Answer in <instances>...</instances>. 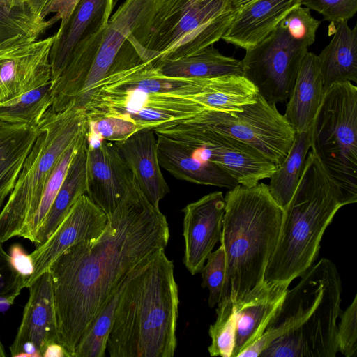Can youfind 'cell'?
<instances>
[{
  "instance_id": "15",
  "label": "cell",
  "mask_w": 357,
  "mask_h": 357,
  "mask_svg": "<svg viewBox=\"0 0 357 357\" xmlns=\"http://www.w3.org/2000/svg\"><path fill=\"white\" fill-rule=\"evenodd\" d=\"M107 220L105 213L86 194L82 195L52 235L30 253L34 273L28 279L26 287L47 271L52 263L71 245L98 238Z\"/></svg>"
},
{
  "instance_id": "16",
  "label": "cell",
  "mask_w": 357,
  "mask_h": 357,
  "mask_svg": "<svg viewBox=\"0 0 357 357\" xmlns=\"http://www.w3.org/2000/svg\"><path fill=\"white\" fill-rule=\"evenodd\" d=\"M28 288L29 297L22 321L9 347L13 357H43L49 344L58 342L52 281L49 271Z\"/></svg>"
},
{
  "instance_id": "40",
  "label": "cell",
  "mask_w": 357,
  "mask_h": 357,
  "mask_svg": "<svg viewBox=\"0 0 357 357\" xmlns=\"http://www.w3.org/2000/svg\"><path fill=\"white\" fill-rule=\"evenodd\" d=\"M300 3L335 24L347 22L357 12V0H300Z\"/></svg>"
},
{
  "instance_id": "24",
  "label": "cell",
  "mask_w": 357,
  "mask_h": 357,
  "mask_svg": "<svg viewBox=\"0 0 357 357\" xmlns=\"http://www.w3.org/2000/svg\"><path fill=\"white\" fill-rule=\"evenodd\" d=\"M213 79V77L183 79L166 77L159 73L152 61H146L106 77L96 84L92 91L135 90L149 93L194 96L204 90Z\"/></svg>"
},
{
  "instance_id": "34",
  "label": "cell",
  "mask_w": 357,
  "mask_h": 357,
  "mask_svg": "<svg viewBox=\"0 0 357 357\" xmlns=\"http://www.w3.org/2000/svg\"><path fill=\"white\" fill-rule=\"evenodd\" d=\"M215 323L209 327L211 343L208 347L211 356L231 357L235 342V305L229 298H222L216 309Z\"/></svg>"
},
{
  "instance_id": "38",
  "label": "cell",
  "mask_w": 357,
  "mask_h": 357,
  "mask_svg": "<svg viewBox=\"0 0 357 357\" xmlns=\"http://www.w3.org/2000/svg\"><path fill=\"white\" fill-rule=\"evenodd\" d=\"M206 262L200 271L202 287L208 289V305L214 307L222 298L225 283L226 261L221 245L215 251L209 254Z\"/></svg>"
},
{
  "instance_id": "11",
  "label": "cell",
  "mask_w": 357,
  "mask_h": 357,
  "mask_svg": "<svg viewBox=\"0 0 357 357\" xmlns=\"http://www.w3.org/2000/svg\"><path fill=\"white\" fill-rule=\"evenodd\" d=\"M153 130L196 150L245 187L270 178L278 168L250 145L205 127L180 122Z\"/></svg>"
},
{
  "instance_id": "26",
  "label": "cell",
  "mask_w": 357,
  "mask_h": 357,
  "mask_svg": "<svg viewBox=\"0 0 357 357\" xmlns=\"http://www.w3.org/2000/svg\"><path fill=\"white\" fill-rule=\"evenodd\" d=\"M324 93L318 56L307 51L301 61L284 114L296 132L310 130Z\"/></svg>"
},
{
  "instance_id": "36",
  "label": "cell",
  "mask_w": 357,
  "mask_h": 357,
  "mask_svg": "<svg viewBox=\"0 0 357 357\" xmlns=\"http://www.w3.org/2000/svg\"><path fill=\"white\" fill-rule=\"evenodd\" d=\"M86 137L91 140L105 139L120 142L139 130L132 120L112 116L87 117Z\"/></svg>"
},
{
  "instance_id": "32",
  "label": "cell",
  "mask_w": 357,
  "mask_h": 357,
  "mask_svg": "<svg viewBox=\"0 0 357 357\" xmlns=\"http://www.w3.org/2000/svg\"><path fill=\"white\" fill-rule=\"evenodd\" d=\"M52 81L0 103V121L15 124L38 126L51 108Z\"/></svg>"
},
{
  "instance_id": "42",
  "label": "cell",
  "mask_w": 357,
  "mask_h": 357,
  "mask_svg": "<svg viewBox=\"0 0 357 357\" xmlns=\"http://www.w3.org/2000/svg\"><path fill=\"white\" fill-rule=\"evenodd\" d=\"M10 259L14 268L28 279L34 273V263L30 254H27L20 243L13 244L10 248Z\"/></svg>"
},
{
  "instance_id": "21",
  "label": "cell",
  "mask_w": 357,
  "mask_h": 357,
  "mask_svg": "<svg viewBox=\"0 0 357 357\" xmlns=\"http://www.w3.org/2000/svg\"><path fill=\"white\" fill-rule=\"evenodd\" d=\"M115 143L147 200L159 208L160 202L169 192V188L160 170L154 130L141 129Z\"/></svg>"
},
{
  "instance_id": "23",
  "label": "cell",
  "mask_w": 357,
  "mask_h": 357,
  "mask_svg": "<svg viewBox=\"0 0 357 357\" xmlns=\"http://www.w3.org/2000/svg\"><path fill=\"white\" fill-rule=\"evenodd\" d=\"M155 133L159 164L176 178L229 190L238 185L215 164L203 159L197 151L163 135Z\"/></svg>"
},
{
  "instance_id": "27",
  "label": "cell",
  "mask_w": 357,
  "mask_h": 357,
  "mask_svg": "<svg viewBox=\"0 0 357 357\" xmlns=\"http://www.w3.org/2000/svg\"><path fill=\"white\" fill-rule=\"evenodd\" d=\"M39 133L38 125L0 121V209L14 189L24 161Z\"/></svg>"
},
{
  "instance_id": "10",
  "label": "cell",
  "mask_w": 357,
  "mask_h": 357,
  "mask_svg": "<svg viewBox=\"0 0 357 357\" xmlns=\"http://www.w3.org/2000/svg\"><path fill=\"white\" fill-rule=\"evenodd\" d=\"M230 136L257 149L280 165L286 158L296 132L275 104L259 94L240 111L206 110L183 121Z\"/></svg>"
},
{
  "instance_id": "5",
  "label": "cell",
  "mask_w": 357,
  "mask_h": 357,
  "mask_svg": "<svg viewBox=\"0 0 357 357\" xmlns=\"http://www.w3.org/2000/svg\"><path fill=\"white\" fill-rule=\"evenodd\" d=\"M220 238L226 261L222 298L241 300L264 282L268 261L278 243L284 209L268 185H237L225 197ZM221 298V299H222Z\"/></svg>"
},
{
  "instance_id": "2",
  "label": "cell",
  "mask_w": 357,
  "mask_h": 357,
  "mask_svg": "<svg viewBox=\"0 0 357 357\" xmlns=\"http://www.w3.org/2000/svg\"><path fill=\"white\" fill-rule=\"evenodd\" d=\"M284 300L262 335L238 357H335L342 282L326 258L313 264Z\"/></svg>"
},
{
  "instance_id": "25",
  "label": "cell",
  "mask_w": 357,
  "mask_h": 357,
  "mask_svg": "<svg viewBox=\"0 0 357 357\" xmlns=\"http://www.w3.org/2000/svg\"><path fill=\"white\" fill-rule=\"evenodd\" d=\"M50 0H0V49L32 43L58 20H47Z\"/></svg>"
},
{
  "instance_id": "8",
  "label": "cell",
  "mask_w": 357,
  "mask_h": 357,
  "mask_svg": "<svg viewBox=\"0 0 357 357\" xmlns=\"http://www.w3.org/2000/svg\"><path fill=\"white\" fill-rule=\"evenodd\" d=\"M238 10L232 0H166L143 46L145 61L195 54L220 40Z\"/></svg>"
},
{
  "instance_id": "31",
  "label": "cell",
  "mask_w": 357,
  "mask_h": 357,
  "mask_svg": "<svg viewBox=\"0 0 357 357\" xmlns=\"http://www.w3.org/2000/svg\"><path fill=\"white\" fill-rule=\"evenodd\" d=\"M310 149V130L296 132L286 158L270 177V192L283 209L290 202L296 189Z\"/></svg>"
},
{
  "instance_id": "19",
  "label": "cell",
  "mask_w": 357,
  "mask_h": 357,
  "mask_svg": "<svg viewBox=\"0 0 357 357\" xmlns=\"http://www.w3.org/2000/svg\"><path fill=\"white\" fill-rule=\"evenodd\" d=\"M291 283L265 282L256 286L235 305V342L231 357L257 340L281 305Z\"/></svg>"
},
{
  "instance_id": "14",
  "label": "cell",
  "mask_w": 357,
  "mask_h": 357,
  "mask_svg": "<svg viewBox=\"0 0 357 357\" xmlns=\"http://www.w3.org/2000/svg\"><path fill=\"white\" fill-rule=\"evenodd\" d=\"M86 195L108 218L136 181L115 142L86 139Z\"/></svg>"
},
{
  "instance_id": "4",
  "label": "cell",
  "mask_w": 357,
  "mask_h": 357,
  "mask_svg": "<svg viewBox=\"0 0 357 357\" xmlns=\"http://www.w3.org/2000/svg\"><path fill=\"white\" fill-rule=\"evenodd\" d=\"M166 0H125L107 24L78 43L52 86L51 109H84L95 86L106 77L146 62L143 46L152 20Z\"/></svg>"
},
{
  "instance_id": "29",
  "label": "cell",
  "mask_w": 357,
  "mask_h": 357,
  "mask_svg": "<svg viewBox=\"0 0 357 357\" xmlns=\"http://www.w3.org/2000/svg\"><path fill=\"white\" fill-rule=\"evenodd\" d=\"M325 91L333 84L357 82V28L336 24L330 43L317 55Z\"/></svg>"
},
{
  "instance_id": "37",
  "label": "cell",
  "mask_w": 357,
  "mask_h": 357,
  "mask_svg": "<svg viewBox=\"0 0 357 357\" xmlns=\"http://www.w3.org/2000/svg\"><path fill=\"white\" fill-rule=\"evenodd\" d=\"M321 22L312 17L309 8L299 6L284 17L279 26L293 41L309 48L315 41Z\"/></svg>"
},
{
  "instance_id": "20",
  "label": "cell",
  "mask_w": 357,
  "mask_h": 357,
  "mask_svg": "<svg viewBox=\"0 0 357 357\" xmlns=\"http://www.w3.org/2000/svg\"><path fill=\"white\" fill-rule=\"evenodd\" d=\"M116 0H80L65 25L54 33L50 61L52 81L65 68L76 45L102 29L108 23Z\"/></svg>"
},
{
  "instance_id": "46",
  "label": "cell",
  "mask_w": 357,
  "mask_h": 357,
  "mask_svg": "<svg viewBox=\"0 0 357 357\" xmlns=\"http://www.w3.org/2000/svg\"><path fill=\"white\" fill-rule=\"evenodd\" d=\"M7 355L6 354L3 345V344H2L1 341V339H0V357H5Z\"/></svg>"
},
{
  "instance_id": "22",
  "label": "cell",
  "mask_w": 357,
  "mask_h": 357,
  "mask_svg": "<svg viewBox=\"0 0 357 357\" xmlns=\"http://www.w3.org/2000/svg\"><path fill=\"white\" fill-rule=\"evenodd\" d=\"M300 0H256L241 8L222 40L247 50L266 38Z\"/></svg>"
},
{
  "instance_id": "17",
  "label": "cell",
  "mask_w": 357,
  "mask_h": 357,
  "mask_svg": "<svg viewBox=\"0 0 357 357\" xmlns=\"http://www.w3.org/2000/svg\"><path fill=\"white\" fill-rule=\"evenodd\" d=\"M54 38L0 49V103L52 81L50 54Z\"/></svg>"
},
{
  "instance_id": "12",
  "label": "cell",
  "mask_w": 357,
  "mask_h": 357,
  "mask_svg": "<svg viewBox=\"0 0 357 357\" xmlns=\"http://www.w3.org/2000/svg\"><path fill=\"white\" fill-rule=\"evenodd\" d=\"M84 110L87 117L112 116L128 119L139 130H154L180 123L207 109L193 96L135 90H93Z\"/></svg>"
},
{
  "instance_id": "7",
  "label": "cell",
  "mask_w": 357,
  "mask_h": 357,
  "mask_svg": "<svg viewBox=\"0 0 357 357\" xmlns=\"http://www.w3.org/2000/svg\"><path fill=\"white\" fill-rule=\"evenodd\" d=\"M86 120L85 111L74 105L61 112L50 108L45 113L38 124L40 133L0 212V243L15 236L29 238L49 177L63 152L86 131Z\"/></svg>"
},
{
  "instance_id": "3",
  "label": "cell",
  "mask_w": 357,
  "mask_h": 357,
  "mask_svg": "<svg viewBox=\"0 0 357 357\" xmlns=\"http://www.w3.org/2000/svg\"><path fill=\"white\" fill-rule=\"evenodd\" d=\"M178 291L165 249L139 266L119 297L106 351L111 357H172Z\"/></svg>"
},
{
  "instance_id": "28",
  "label": "cell",
  "mask_w": 357,
  "mask_h": 357,
  "mask_svg": "<svg viewBox=\"0 0 357 357\" xmlns=\"http://www.w3.org/2000/svg\"><path fill=\"white\" fill-rule=\"evenodd\" d=\"M86 151L84 134L50 209L36 234L33 241L36 247L43 244L52 235L77 200L82 195H86Z\"/></svg>"
},
{
  "instance_id": "43",
  "label": "cell",
  "mask_w": 357,
  "mask_h": 357,
  "mask_svg": "<svg viewBox=\"0 0 357 357\" xmlns=\"http://www.w3.org/2000/svg\"><path fill=\"white\" fill-rule=\"evenodd\" d=\"M80 0H50L46 4L43 14L47 17L50 13H56L54 16L61 20L59 29L67 22L70 15Z\"/></svg>"
},
{
  "instance_id": "45",
  "label": "cell",
  "mask_w": 357,
  "mask_h": 357,
  "mask_svg": "<svg viewBox=\"0 0 357 357\" xmlns=\"http://www.w3.org/2000/svg\"><path fill=\"white\" fill-rule=\"evenodd\" d=\"M235 7L239 10L241 8L256 0H232Z\"/></svg>"
},
{
  "instance_id": "18",
  "label": "cell",
  "mask_w": 357,
  "mask_h": 357,
  "mask_svg": "<svg viewBox=\"0 0 357 357\" xmlns=\"http://www.w3.org/2000/svg\"><path fill=\"white\" fill-rule=\"evenodd\" d=\"M225 199L220 191L207 194L183 210V264L192 275L200 273L209 254L220 241Z\"/></svg>"
},
{
  "instance_id": "39",
  "label": "cell",
  "mask_w": 357,
  "mask_h": 357,
  "mask_svg": "<svg viewBox=\"0 0 357 357\" xmlns=\"http://www.w3.org/2000/svg\"><path fill=\"white\" fill-rule=\"evenodd\" d=\"M340 317L337 329L338 351L346 357H354L357 352V295Z\"/></svg>"
},
{
  "instance_id": "33",
  "label": "cell",
  "mask_w": 357,
  "mask_h": 357,
  "mask_svg": "<svg viewBox=\"0 0 357 357\" xmlns=\"http://www.w3.org/2000/svg\"><path fill=\"white\" fill-rule=\"evenodd\" d=\"M137 268L112 293L78 343L73 357L105 356L107 338L113 324L119 297Z\"/></svg>"
},
{
  "instance_id": "44",
  "label": "cell",
  "mask_w": 357,
  "mask_h": 357,
  "mask_svg": "<svg viewBox=\"0 0 357 357\" xmlns=\"http://www.w3.org/2000/svg\"><path fill=\"white\" fill-rule=\"evenodd\" d=\"M43 357H71L65 347L60 343L54 342L49 344L43 354Z\"/></svg>"
},
{
  "instance_id": "30",
  "label": "cell",
  "mask_w": 357,
  "mask_h": 357,
  "mask_svg": "<svg viewBox=\"0 0 357 357\" xmlns=\"http://www.w3.org/2000/svg\"><path fill=\"white\" fill-rule=\"evenodd\" d=\"M153 63L160 73L174 78L243 75L241 61L222 54L213 45L190 56L173 60L161 59Z\"/></svg>"
},
{
  "instance_id": "1",
  "label": "cell",
  "mask_w": 357,
  "mask_h": 357,
  "mask_svg": "<svg viewBox=\"0 0 357 357\" xmlns=\"http://www.w3.org/2000/svg\"><path fill=\"white\" fill-rule=\"evenodd\" d=\"M169 236L165 215L136 182L98 238L71 245L52 263L58 342L71 357L112 293L165 249Z\"/></svg>"
},
{
  "instance_id": "41",
  "label": "cell",
  "mask_w": 357,
  "mask_h": 357,
  "mask_svg": "<svg viewBox=\"0 0 357 357\" xmlns=\"http://www.w3.org/2000/svg\"><path fill=\"white\" fill-rule=\"evenodd\" d=\"M26 283V278L14 268L0 243V300H6L12 305Z\"/></svg>"
},
{
  "instance_id": "13",
  "label": "cell",
  "mask_w": 357,
  "mask_h": 357,
  "mask_svg": "<svg viewBox=\"0 0 357 357\" xmlns=\"http://www.w3.org/2000/svg\"><path fill=\"white\" fill-rule=\"evenodd\" d=\"M308 48L293 41L279 26L266 38L245 50L243 76L267 102L287 101Z\"/></svg>"
},
{
  "instance_id": "35",
  "label": "cell",
  "mask_w": 357,
  "mask_h": 357,
  "mask_svg": "<svg viewBox=\"0 0 357 357\" xmlns=\"http://www.w3.org/2000/svg\"><path fill=\"white\" fill-rule=\"evenodd\" d=\"M86 132V131H85ZM85 132L74 141L63 152L54 167L45 187L40 204L29 230V238L33 243L36 234L43 223L56 195L63 183L71 160L75 155Z\"/></svg>"
},
{
  "instance_id": "9",
  "label": "cell",
  "mask_w": 357,
  "mask_h": 357,
  "mask_svg": "<svg viewBox=\"0 0 357 357\" xmlns=\"http://www.w3.org/2000/svg\"><path fill=\"white\" fill-rule=\"evenodd\" d=\"M310 149L337 185L344 206L357 202V87L350 82L326 91L310 128Z\"/></svg>"
},
{
  "instance_id": "6",
  "label": "cell",
  "mask_w": 357,
  "mask_h": 357,
  "mask_svg": "<svg viewBox=\"0 0 357 357\" xmlns=\"http://www.w3.org/2000/svg\"><path fill=\"white\" fill-rule=\"evenodd\" d=\"M342 193L317 156L309 151L296 189L286 208L275 249L264 281L291 283L319 255L322 236L337 211Z\"/></svg>"
}]
</instances>
